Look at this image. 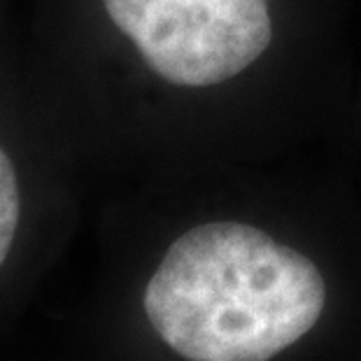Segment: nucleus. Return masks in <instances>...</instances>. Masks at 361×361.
<instances>
[{
	"label": "nucleus",
	"mask_w": 361,
	"mask_h": 361,
	"mask_svg": "<svg viewBox=\"0 0 361 361\" xmlns=\"http://www.w3.org/2000/svg\"><path fill=\"white\" fill-rule=\"evenodd\" d=\"M326 298L303 252L245 221H203L137 282L130 361H273L314 331Z\"/></svg>",
	"instance_id": "nucleus-1"
},
{
	"label": "nucleus",
	"mask_w": 361,
	"mask_h": 361,
	"mask_svg": "<svg viewBox=\"0 0 361 361\" xmlns=\"http://www.w3.org/2000/svg\"><path fill=\"white\" fill-rule=\"evenodd\" d=\"M10 63L7 54V0H0V73Z\"/></svg>",
	"instance_id": "nucleus-4"
},
{
	"label": "nucleus",
	"mask_w": 361,
	"mask_h": 361,
	"mask_svg": "<svg viewBox=\"0 0 361 361\" xmlns=\"http://www.w3.org/2000/svg\"><path fill=\"white\" fill-rule=\"evenodd\" d=\"M96 21L152 80L205 89L235 78L268 49V0H94Z\"/></svg>",
	"instance_id": "nucleus-2"
},
{
	"label": "nucleus",
	"mask_w": 361,
	"mask_h": 361,
	"mask_svg": "<svg viewBox=\"0 0 361 361\" xmlns=\"http://www.w3.org/2000/svg\"><path fill=\"white\" fill-rule=\"evenodd\" d=\"M61 212L47 124L10 61L0 73V326L40 278Z\"/></svg>",
	"instance_id": "nucleus-3"
}]
</instances>
